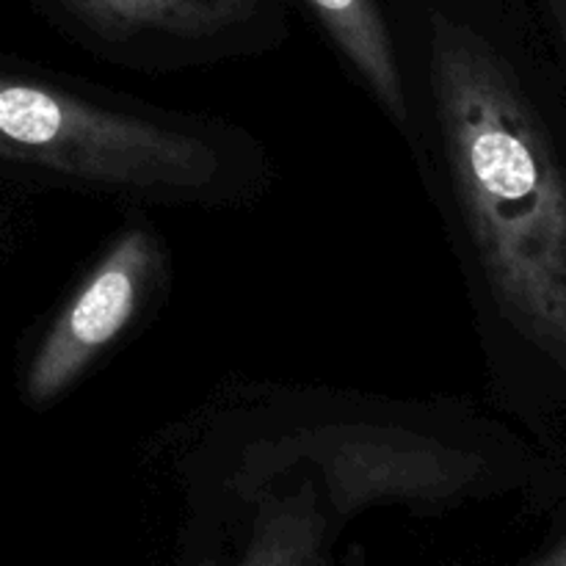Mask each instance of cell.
I'll list each match as a JSON object with an SVG mask.
<instances>
[{"label": "cell", "mask_w": 566, "mask_h": 566, "mask_svg": "<svg viewBox=\"0 0 566 566\" xmlns=\"http://www.w3.org/2000/svg\"><path fill=\"white\" fill-rule=\"evenodd\" d=\"M66 22L111 44L213 42L265 22L274 0H48Z\"/></svg>", "instance_id": "obj_5"}, {"label": "cell", "mask_w": 566, "mask_h": 566, "mask_svg": "<svg viewBox=\"0 0 566 566\" xmlns=\"http://www.w3.org/2000/svg\"><path fill=\"white\" fill-rule=\"evenodd\" d=\"M547 17L553 22V31H556L558 42L566 50V0H545Z\"/></svg>", "instance_id": "obj_8"}, {"label": "cell", "mask_w": 566, "mask_h": 566, "mask_svg": "<svg viewBox=\"0 0 566 566\" xmlns=\"http://www.w3.org/2000/svg\"><path fill=\"white\" fill-rule=\"evenodd\" d=\"M448 166L503 318L566 374V166L501 50L448 0H426Z\"/></svg>", "instance_id": "obj_1"}, {"label": "cell", "mask_w": 566, "mask_h": 566, "mask_svg": "<svg viewBox=\"0 0 566 566\" xmlns=\"http://www.w3.org/2000/svg\"><path fill=\"white\" fill-rule=\"evenodd\" d=\"M348 64L363 75L381 108L407 127V94L396 44L379 0H304Z\"/></svg>", "instance_id": "obj_6"}, {"label": "cell", "mask_w": 566, "mask_h": 566, "mask_svg": "<svg viewBox=\"0 0 566 566\" xmlns=\"http://www.w3.org/2000/svg\"><path fill=\"white\" fill-rule=\"evenodd\" d=\"M531 566H566V542H562L556 551H551L547 556H542L539 562H534Z\"/></svg>", "instance_id": "obj_9"}, {"label": "cell", "mask_w": 566, "mask_h": 566, "mask_svg": "<svg viewBox=\"0 0 566 566\" xmlns=\"http://www.w3.org/2000/svg\"><path fill=\"white\" fill-rule=\"evenodd\" d=\"M326 520L313 486L269 503L254 523L252 539L235 564L208 566H321Z\"/></svg>", "instance_id": "obj_7"}, {"label": "cell", "mask_w": 566, "mask_h": 566, "mask_svg": "<svg viewBox=\"0 0 566 566\" xmlns=\"http://www.w3.org/2000/svg\"><path fill=\"white\" fill-rule=\"evenodd\" d=\"M307 462L321 470L337 514L376 503L442 506L462 501L484 479L481 457L442 440L376 423H340L298 431L249 451L252 479Z\"/></svg>", "instance_id": "obj_3"}, {"label": "cell", "mask_w": 566, "mask_h": 566, "mask_svg": "<svg viewBox=\"0 0 566 566\" xmlns=\"http://www.w3.org/2000/svg\"><path fill=\"white\" fill-rule=\"evenodd\" d=\"M155 265V241L144 230H127L108 249L55 318L28 368L25 392L33 403L59 398L127 329Z\"/></svg>", "instance_id": "obj_4"}, {"label": "cell", "mask_w": 566, "mask_h": 566, "mask_svg": "<svg viewBox=\"0 0 566 566\" xmlns=\"http://www.w3.org/2000/svg\"><path fill=\"white\" fill-rule=\"evenodd\" d=\"M0 158L99 186L169 193L202 191L221 169L219 155L202 138L6 75Z\"/></svg>", "instance_id": "obj_2"}]
</instances>
